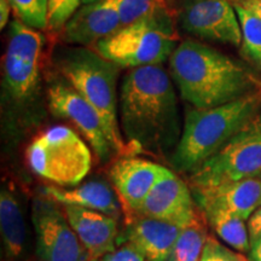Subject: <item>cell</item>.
Masks as SVG:
<instances>
[{
	"instance_id": "6da1fadb",
	"label": "cell",
	"mask_w": 261,
	"mask_h": 261,
	"mask_svg": "<svg viewBox=\"0 0 261 261\" xmlns=\"http://www.w3.org/2000/svg\"><path fill=\"white\" fill-rule=\"evenodd\" d=\"M120 125L136 151L169 155L180 140L178 98L171 77L161 65L132 68L120 90Z\"/></svg>"
},
{
	"instance_id": "7a4b0ae2",
	"label": "cell",
	"mask_w": 261,
	"mask_h": 261,
	"mask_svg": "<svg viewBox=\"0 0 261 261\" xmlns=\"http://www.w3.org/2000/svg\"><path fill=\"white\" fill-rule=\"evenodd\" d=\"M169 69L180 96L194 108H213L259 91L260 83L243 64L195 40L179 44Z\"/></svg>"
},
{
	"instance_id": "3957f363",
	"label": "cell",
	"mask_w": 261,
	"mask_h": 261,
	"mask_svg": "<svg viewBox=\"0 0 261 261\" xmlns=\"http://www.w3.org/2000/svg\"><path fill=\"white\" fill-rule=\"evenodd\" d=\"M261 112V90L213 108L188 110L169 162L181 173L197 171Z\"/></svg>"
},
{
	"instance_id": "277c9868",
	"label": "cell",
	"mask_w": 261,
	"mask_h": 261,
	"mask_svg": "<svg viewBox=\"0 0 261 261\" xmlns=\"http://www.w3.org/2000/svg\"><path fill=\"white\" fill-rule=\"evenodd\" d=\"M57 68L68 83L97 110L106 125L114 151L127 149L117 119L116 83L119 65L87 47L63 48L56 58Z\"/></svg>"
},
{
	"instance_id": "5b68a950",
	"label": "cell",
	"mask_w": 261,
	"mask_h": 261,
	"mask_svg": "<svg viewBox=\"0 0 261 261\" xmlns=\"http://www.w3.org/2000/svg\"><path fill=\"white\" fill-rule=\"evenodd\" d=\"M178 40V33L166 9L100 40L96 51L119 67L160 65L172 56Z\"/></svg>"
},
{
	"instance_id": "8992f818",
	"label": "cell",
	"mask_w": 261,
	"mask_h": 261,
	"mask_svg": "<svg viewBox=\"0 0 261 261\" xmlns=\"http://www.w3.org/2000/svg\"><path fill=\"white\" fill-rule=\"evenodd\" d=\"M25 158L38 177L60 187H76L92 165L90 148L67 126L51 127L39 135L29 144Z\"/></svg>"
},
{
	"instance_id": "52a82bcc",
	"label": "cell",
	"mask_w": 261,
	"mask_h": 261,
	"mask_svg": "<svg viewBox=\"0 0 261 261\" xmlns=\"http://www.w3.org/2000/svg\"><path fill=\"white\" fill-rule=\"evenodd\" d=\"M261 175V112L190 175L192 189Z\"/></svg>"
},
{
	"instance_id": "ba28073f",
	"label": "cell",
	"mask_w": 261,
	"mask_h": 261,
	"mask_svg": "<svg viewBox=\"0 0 261 261\" xmlns=\"http://www.w3.org/2000/svg\"><path fill=\"white\" fill-rule=\"evenodd\" d=\"M32 221L37 261L92 260L57 202L38 196L33 201Z\"/></svg>"
},
{
	"instance_id": "9c48e42d",
	"label": "cell",
	"mask_w": 261,
	"mask_h": 261,
	"mask_svg": "<svg viewBox=\"0 0 261 261\" xmlns=\"http://www.w3.org/2000/svg\"><path fill=\"white\" fill-rule=\"evenodd\" d=\"M44 38L18 18L10 24L9 41L4 56L6 89L15 99L31 96L38 85Z\"/></svg>"
},
{
	"instance_id": "30bf717a",
	"label": "cell",
	"mask_w": 261,
	"mask_h": 261,
	"mask_svg": "<svg viewBox=\"0 0 261 261\" xmlns=\"http://www.w3.org/2000/svg\"><path fill=\"white\" fill-rule=\"evenodd\" d=\"M48 108L54 115L73 122L89 140L102 161L110 158L114 148L103 119L91 104L70 85L54 84L47 92Z\"/></svg>"
},
{
	"instance_id": "8fae6325",
	"label": "cell",
	"mask_w": 261,
	"mask_h": 261,
	"mask_svg": "<svg viewBox=\"0 0 261 261\" xmlns=\"http://www.w3.org/2000/svg\"><path fill=\"white\" fill-rule=\"evenodd\" d=\"M180 23L185 32L205 40L242 44L237 12L227 0H190L182 9Z\"/></svg>"
},
{
	"instance_id": "7c38bea8",
	"label": "cell",
	"mask_w": 261,
	"mask_h": 261,
	"mask_svg": "<svg viewBox=\"0 0 261 261\" xmlns=\"http://www.w3.org/2000/svg\"><path fill=\"white\" fill-rule=\"evenodd\" d=\"M202 214L196 208L187 182L172 173L150 191L138 211L130 215L152 218L185 227L200 219Z\"/></svg>"
},
{
	"instance_id": "4fadbf2b",
	"label": "cell",
	"mask_w": 261,
	"mask_h": 261,
	"mask_svg": "<svg viewBox=\"0 0 261 261\" xmlns=\"http://www.w3.org/2000/svg\"><path fill=\"white\" fill-rule=\"evenodd\" d=\"M172 173L171 169L150 160L129 156L114 163L110 178L123 208L130 215L138 211L150 191Z\"/></svg>"
},
{
	"instance_id": "5bb4252c",
	"label": "cell",
	"mask_w": 261,
	"mask_h": 261,
	"mask_svg": "<svg viewBox=\"0 0 261 261\" xmlns=\"http://www.w3.org/2000/svg\"><path fill=\"white\" fill-rule=\"evenodd\" d=\"M121 28V19L112 0H99L85 4L71 16L63 28V40L79 46H96Z\"/></svg>"
},
{
	"instance_id": "9a60e30c",
	"label": "cell",
	"mask_w": 261,
	"mask_h": 261,
	"mask_svg": "<svg viewBox=\"0 0 261 261\" xmlns=\"http://www.w3.org/2000/svg\"><path fill=\"white\" fill-rule=\"evenodd\" d=\"M192 191L198 208H221L244 221L261 207V175Z\"/></svg>"
},
{
	"instance_id": "2e32d148",
	"label": "cell",
	"mask_w": 261,
	"mask_h": 261,
	"mask_svg": "<svg viewBox=\"0 0 261 261\" xmlns=\"http://www.w3.org/2000/svg\"><path fill=\"white\" fill-rule=\"evenodd\" d=\"M62 208L91 259H100L115 250L119 234L115 217L76 205H62Z\"/></svg>"
},
{
	"instance_id": "e0dca14e",
	"label": "cell",
	"mask_w": 261,
	"mask_h": 261,
	"mask_svg": "<svg viewBox=\"0 0 261 261\" xmlns=\"http://www.w3.org/2000/svg\"><path fill=\"white\" fill-rule=\"evenodd\" d=\"M181 230L168 221L130 215L126 238L148 261H168Z\"/></svg>"
},
{
	"instance_id": "ac0fdd59",
	"label": "cell",
	"mask_w": 261,
	"mask_h": 261,
	"mask_svg": "<svg viewBox=\"0 0 261 261\" xmlns=\"http://www.w3.org/2000/svg\"><path fill=\"white\" fill-rule=\"evenodd\" d=\"M0 228L4 261H29L31 234L19 197L12 188L0 192Z\"/></svg>"
},
{
	"instance_id": "d6986e66",
	"label": "cell",
	"mask_w": 261,
	"mask_h": 261,
	"mask_svg": "<svg viewBox=\"0 0 261 261\" xmlns=\"http://www.w3.org/2000/svg\"><path fill=\"white\" fill-rule=\"evenodd\" d=\"M42 195L61 205H76L102 212L112 217L120 213L119 201L113 189L104 181H89L73 189H61L56 187H44Z\"/></svg>"
},
{
	"instance_id": "ffe728a7",
	"label": "cell",
	"mask_w": 261,
	"mask_h": 261,
	"mask_svg": "<svg viewBox=\"0 0 261 261\" xmlns=\"http://www.w3.org/2000/svg\"><path fill=\"white\" fill-rule=\"evenodd\" d=\"M204 219L223 242L232 247L234 250L247 253L250 250V237L244 220L230 212L217 207L200 208Z\"/></svg>"
},
{
	"instance_id": "44dd1931",
	"label": "cell",
	"mask_w": 261,
	"mask_h": 261,
	"mask_svg": "<svg viewBox=\"0 0 261 261\" xmlns=\"http://www.w3.org/2000/svg\"><path fill=\"white\" fill-rule=\"evenodd\" d=\"M207 237L204 219L201 217L182 227L168 261H200Z\"/></svg>"
},
{
	"instance_id": "7402d4cb",
	"label": "cell",
	"mask_w": 261,
	"mask_h": 261,
	"mask_svg": "<svg viewBox=\"0 0 261 261\" xmlns=\"http://www.w3.org/2000/svg\"><path fill=\"white\" fill-rule=\"evenodd\" d=\"M233 6L241 24L244 54L261 69V19L236 2Z\"/></svg>"
},
{
	"instance_id": "603a6c76",
	"label": "cell",
	"mask_w": 261,
	"mask_h": 261,
	"mask_svg": "<svg viewBox=\"0 0 261 261\" xmlns=\"http://www.w3.org/2000/svg\"><path fill=\"white\" fill-rule=\"evenodd\" d=\"M122 27L166 10L165 0H112Z\"/></svg>"
},
{
	"instance_id": "cb8c5ba5",
	"label": "cell",
	"mask_w": 261,
	"mask_h": 261,
	"mask_svg": "<svg viewBox=\"0 0 261 261\" xmlns=\"http://www.w3.org/2000/svg\"><path fill=\"white\" fill-rule=\"evenodd\" d=\"M16 18L34 29L47 28L48 0H9Z\"/></svg>"
},
{
	"instance_id": "d4e9b609",
	"label": "cell",
	"mask_w": 261,
	"mask_h": 261,
	"mask_svg": "<svg viewBox=\"0 0 261 261\" xmlns=\"http://www.w3.org/2000/svg\"><path fill=\"white\" fill-rule=\"evenodd\" d=\"M83 0H48L47 29L60 32L64 28L75 12L80 8Z\"/></svg>"
},
{
	"instance_id": "484cf974",
	"label": "cell",
	"mask_w": 261,
	"mask_h": 261,
	"mask_svg": "<svg viewBox=\"0 0 261 261\" xmlns=\"http://www.w3.org/2000/svg\"><path fill=\"white\" fill-rule=\"evenodd\" d=\"M247 259L240 253L228 249L226 246L215 240L214 237L208 236L205 241L203 252H202L200 261H246Z\"/></svg>"
},
{
	"instance_id": "4316f807",
	"label": "cell",
	"mask_w": 261,
	"mask_h": 261,
	"mask_svg": "<svg viewBox=\"0 0 261 261\" xmlns=\"http://www.w3.org/2000/svg\"><path fill=\"white\" fill-rule=\"evenodd\" d=\"M145 256L132 243H127L117 250L100 257L99 261H145Z\"/></svg>"
},
{
	"instance_id": "83f0119b",
	"label": "cell",
	"mask_w": 261,
	"mask_h": 261,
	"mask_svg": "<svg viewBox=\"0 0 261 261\" xmlns=\"http://www.w3.org/2000/svg\"><path fill=\"white\" fill-rule=\"evenodd\" d=\"M248 230H249L250 244L261 237V207L257 208L252 217L248 219Z\"/></svg>"
},
{
	"instance_id": "f1b7e54d",
	"label": "cell",
	"mask_w": 261,
	"mask_h": 261,
	"mask_svg": "<svg viewBox=\"0 0 261 261\" xmlns=\"http://www.w3.org/2000/svg\"><path fill=\"white\" fill-rule=\"evenodd\" d=\"M234 2L249 10L261 19V0H234Z\"/></svg>"
},
{
	"instance_id": "f546056e",
	"label": "cell",
	"mask_w": 261,
	"mask_h": 261,
	"mask_svg": "<svg viewBox=\"0 0 261 261\" xmlns=\"http://www.w3.org/2000/svg\"><path fill=\"white\" fill-rule=\"evenodd\" d=\"M10 11H11V5L9 0H0V27L2 29L8 23Z\"/></svg>"
},
{
	"instance_id": "4dcf8cb0",
	"label": "cell",
	"mask_w": 261,
	"mask_h": 261,
	"mask_svg": "<svg viewBox=\"0 0 261 261\" xmlns=\"http://www.w3.org/2000/svg\"><path fill=\"white\" fill-rule=\"evenodd\" d=\"M249 256L252 261H261V237L252 243V247H250L249 250Z\"/></svg>"
},
{
	"instance_id": "1f68e13d",
	"label": "cell",
	"mask_w": 261,
	"mask_h": 261,
	"mask_svg": "<svg viewBox=\"0 0 261 261\" xmlns=\"http://www.w3.org/2000/svg\"><path fill=\"white\" fill-rule=\"evenodd\" d=\"M96 2H99V0H83V4H91V3H96Z\"/></svg>"
},
{
	"instance_id": "d6a6232c",
	"label": "cell",
	"mask_w": 261,
	"mask_h": 261,
	"mask_svg": "<svg viewBox=\"0 0 261 261\" xmlns=\"http://www.w3.org/2000/svg\"><path fill=\"white\" fill-rule=\"evenodd\" d=\"M90 261H99V259H97V260H90Z\"/></svg>"
},
{
	"instance_id": "836d02e7",
	"label": "cell",
	"mask_w": 261,
	"mask_h": 261,
	"mask_svg": "<svg viewBox=\"0 0 261 261\" xmlns=\"http://www.w3.org/2000/svg\"><path fill=\"white\" fill-rule=\"evenodd\" d=\"M246 261H248V260H246Z\"/></svg>"
}]
</instances>
